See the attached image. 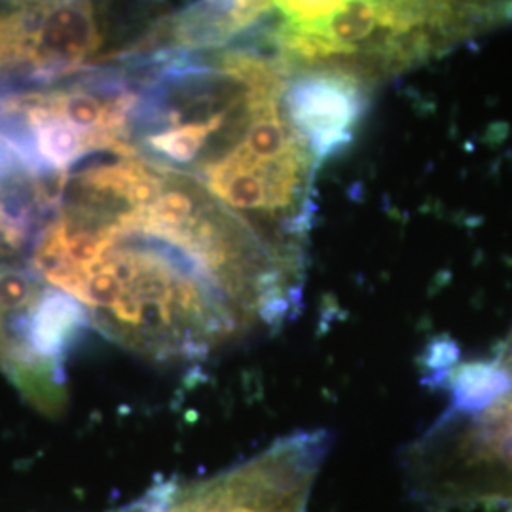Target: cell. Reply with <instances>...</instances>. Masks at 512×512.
Here are the masks:
<instances>
[{"label":"cell","mask_w":512,"mask_h":512,"mask_svg":"<svg viewBox=\"0 0 512 512\" xmlns=\"http://www.w3.org/2000/svg\"><path fill=\"white\" fill-rule=\"evenodd\" d=\"M512 21V2H270L253 46L289 73L336 67L374 84Z\"/></svg>","instance_id":"2"},{"label":"cell","mask_w":512,"mask_h":512,"mask_svg":"<svg viewBox=\"0 0 512 512\" xmlns=\"http://www.w3.org/2000/svg\"><path fill=\"white\" fill-rule=\"evenodd\" d=\"M167 173L147 202L59 200L33 241V272L112 342L150 359H202L260 325L279 327L302 266Z\"/></svg>","instance_id":"1"},{"label":"cell","mask_w":512,"mask_h":512,"mask_svg":"<svg viewBox=\"0 0 512 512\" xmlns=\"http://www.w3.org/2000/svg\"><path fill=\"white\" fill-rule=\"evenodd\" d=\"M450 404L406 450L412 494L439 511L512 505V330L490 357L444 370Z\"/></svg>","instance_id":"3"},{"label":"cell","mask_w":512,"mask_h":512,"mask_svg":"<svg viewBox=\"0 0 512 512\" xmlns=\"http://www.w3.org/2000/svg\"><path fill=\"white\" fill-rule=\"evenodd\" d=\"M370 86L359 74L336 67L298 69L287 76V118L319 167L353 143L365 120Z\"/></svg>","instance_id":"4"}]
</instances>
